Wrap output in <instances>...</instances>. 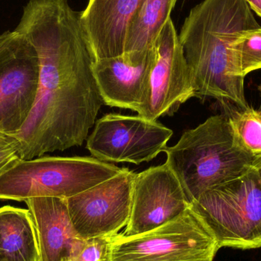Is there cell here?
<instances>
[{"instance_id":"6da1fadb","label":"cell","mask_w":261,"mask_h":261,"mask_svg":"<svg viewBox=\"0 0 261 261\" xmlns=\"http://www.w3.org/2000/svg\"><path fill=\"white\" fill-rule=\"evenodd\" d=\"M15 31L36 49V98L21 129L19 158L30 160L82 145L104 105L81 12L67 0H29Z\"/></svg>"},{"instance_id":"7a4b0ae2","label":"cell","mask_w":261,"mask_h":261,"mask_svg":"<svg viewBox=\"0 0 261 261\" xmlns=\"http://www.w3.org/2000/svg\"><path fill=\"white\" fill-rule=\"evenodd\" d=\"M259 27L246 0H203L190 10L179 38L195 96L214 98L225 115L248 107L234 44Z\"/></svg>"},{"instance_id":"3957f363","label":"cell","mask_w":261,"mask_h":261,"mask_svg":"<svg viewBox=\"0 0 261 261\" xmlns=\"http://www.w3.org/2000/svg\"><path fill=\"white\" fill-rule=\"evenodd\" d=\"M166 164L192 202L207 190L248 171L254 158L236 142L225 114L208 118L167 147Z\"/></svg>"},{"instance_id":"277c9868","label":"cell","mask_w":261,"mask_h":261,"mask_svg":"<svg viewBox=\"0 0 261 261\" xmlns=\"http://www.w3.org/2000/svg\"><path fill=\"white\" fill-rule=\"evenodd\" d=\"M121 170L90 156L18 158L0 172V200L67 199L113 177Z\"/></svg>"},{"instance_id":"5b68a950","label":"cell","mask_w":261,"mask_h":261,"mask_svg":"<svg viewBox=\"0 0 261 261\" xmlns=\"http://www.w3.org/2000/svg\"><path fill=\"white\" fill-rule=\"evenodd\" d=\"M190 206L211 230L219 248H261V180L254 167L207 190Z\"/></svg>"},{"instance_id":"8992f818","label":"cell","mask_w":261,"mask_h":261,"mask_svg":"<svg viewBox=\"0 0 261 261\" xmlns=\"http://www.w3.org/2000/svg\"><path fill=\"white\" fill-rule=\"evenodd\" d=\"M220 249L211 230L191 208L173 220L134 236L119 233L105 261L213 260Z\"/></svg>"},{"instance_id":"52a82bcc","label":"cell","mask_w":261,"mask_h":261,"mask_svg":"<svg viewBox=\"0 0 261 261\" xmlns=\"http://www.w3.org/2000/svg\"><path fill=\"white\" fill-rule=\"evenodd\" d=\"M39 58L17 31L0 35V132L13 135L27 120L36 98Z\"/></svg>"},{"instance_id":"ba28073f","label":"cell","mask_w":261,"mask_h":261,"mask_svg":"<svg viewBox=\"0 0 261 261\" xmlns=\"http://www.w3.org/2000/svg\"><path fill=\"white\" fill-rule=\"evenodd\" d=\"M173 135V130L156 121L110 113L96 122L87 148L93 158L104 162L140 164L165 152Z\"/></svg>"},{"instance_id":"9c48e42d","label":"cell","mask_w":261,"mask_h":261,"mask_svg":"<svg viewBox=\"0 0 261 261\" xmlns=\"http://www.w3.org/2000/svg\"><path fill=\"white\" fill-rule=\"evenodd\" d=\"M136 174L122 168L113 177L66 199L72 224L81 239L113 237L126 227Z\"/></svg>"},{"instance_id":"30bf717a","label":"cell","mask_w":261,"mask_h":261,"mask_svg":"<svg viewBox=\"0 0 261 261\" xmlns=\"http://www.w3.org/2000/svg\"><path fill=\"white\" fill-rule=\"evenodd\" d=\"M155 62L150 74V96L140 116L149 120L174 114L195 92L191 75L171 18L164 24L154 44ZM139 116V115H138Z\"/></svg>"},{"instance_id":"8fae6325","label":"cell","mask_w":261,"mask_h":261,"mask_svg":"<svg viewBox=\"0 0 261 261\" xmlns=\"http://www.w3.org/2000/svg\"><path fill=\"white\" fill-rule=\"evenodd\" d=\"M190 205L179 179L166 163L150 167L135 176L129 220L122 233L134 236L158 228Z\"/></svg>"},{"instance_id":"7c38bea8","label":"cell","mask_w":261,"mask_h":261,"mask_svg":"<svg viewBox=\"0 0 261 261\" xmlns=\"http://www.w3.org/2000/svg\"><path fill=\"white\" fill-rule=\"evenodd\" d=\"M155 58L153 47L147 51L124 53L95 61L93 74L104 104L141 115L150 96V74Z\"/></svg>"},{"instance_id":"4fadbf2b","label":"cell","mask_w":261,"mask_h":261,"mask_svg":"<svg viewBox=\"0 0 261 261\" xmlns=\"http://www.w3.org/2000/svg\"><path fill=\"white\" fill-rule=\"evenodd\" d=\"M141 0H89L81 22L95 61L125 53L127 32Z\"/></svg>"},{"instance_id":"5bb4252c","label":"cell","mask_w":261,"mask_h":261,"mask_svg":"<svg viewBox=\"0 0 261 261\" xmlns=\"http://www.w3.org/2000/svg\"><path fill=\"white\" fill-rule=\"evenodd\" d=\"M24 202L36 228L39 261H70L83 239L72 224L66 199L33 198Z\"/></svg>"},{"instance_id":"9a60e30c","label":"cell","mask_w":261,"mask_h":261,"mask_svg":"<svg viewBox=\"0 0 261 261\" xmlns=\"http://www.w3.org/2000/svg\"><path fill=\"white\" fill-rule=\"evenodd\" d=\"M36 228L29 210L0 208V260L39 261Z\"/></svg>"},{"instance_id":"2e32d148","label":"cell","mask_w":261,"mask_h":261,"mask_svg":"<svg viewBox=\"0 0 261 261\" xmlns=\"http://www.w3.org/2000/svg\"><path fill=\"white\" fill-rule=\"evenodd\" d=\"M177 0H141L130 20L125 53L153 49Z\"/></svg>"},{"instance_id":"e0dca14e","label":"cell","mask_w":261,"mask_h":261,"mask_svg":"<svg viewBox=\"0 0 261 261\" xmlns=\"http://www.w3.org/2000/svg\"><path fill=\"white\" fill-rule=\"evenodd\" d=\"M228 117L234 140L248 154L261 156V112L250 107L231 112Z\"/></svg>"},{"instance_id":"ac0fdd59","label":"cell","mask_w":261,"mask_h":261,"mask_svg":"<svg viewBox=\"0 0 261 261\" xmlns=\"http://www.w3.org/2000/svg\"><path fill=\"white\" fill-rule=\"evenodd\" d=\"M239 71L244 77L261 69V26L246 31L234 44Z\"/></svg>"},{"instance_id":"d6986e66","label":"cell","mask_w":261,"mask_h":261,"mask_svg":"<svg viewBox=\"0 0 261 261\" xmlns=\"http://www.w3.org/2000/svg\"><path fill=\"white\" fill-rule=\"evenodd\" d=\"M113 237L83 239L70 261H105Z\"/></svg>"},{"instance_id":"ffe728a7","label":"cell","mask_w":261,"mask_h":261,"mask_svg":"<svg viewBox=\"0 0 261 261\" xmlns=\"http://www.w3.org/2000/svg\"><path fill=\"white\" fill-rule=\"evenodd\" d=\"M19 142L12 135L0 132V172L19 158Z\"/></svg>"},{"instance_id":"44dd1931","label":"cell","mask_w":261,"mask_h":261,"mask_svg":"<svg viewBox=\"0 0 261 261\" xmlns=\"http://www.w3.org/2000/svg\"><path fill=\"white\" fill-rule=\"evenodd\" d=\"M246 2L252 12L261 18V0H246Z\"/></svg>"},{"instance_id":"7402d4cb","label":"cell","mask_w":261,"mask_h":261,"mask_svg":"<svg viewBox=\"0 0 261 261\" xmlns=\"http://www.w3.org/2000/svg\"><path fill=\"white\" fill-rule=\"evenodd\" d=\"M252 167L255 169L256 171L258 173L259 176H260L261 180V156L260 158H256L253 163Z\"/></svg>"},{"instance_id":"603a6c76","label":"cell","mask_w":261,"mask_h":261,"mask_svg":"<svg viewBox=\"0 0 261 261\" xmlns=\"http://www.w3.org/2000/svg\"><path fill=\"white\" fill-rule=\"evenodd\" d=\"M257 90H258L259 93H260V107H259L258 110H260L261 112V84L257 87Z\"/></svg>"},{"instance_id":"cb8c5ba5","label":"cell","mask_w":261,"mask_h":261,"mask_svg":"<svg viewBox=\"0 0 261 261\" xmlns=\"http://www.w3.org/2000/svg\"><path fill=\"white\" fill-rule=\"evenodd\" d=\"M208 261H213V260H208Z\"/></svg>"},{"instance_id":"d4e9b609","label":"cell","mask_w":261,"mask_h":261,"mask_svg":"<svg viewBox=\"0 0 261 261\" xmlns=\"http://www.w3.org/2000/svg\"><path fill=\"white\" fill-rule=\"evenodd\" d=\"M0 261H1V260H0Z\"/></svg>"}]
</instances>
